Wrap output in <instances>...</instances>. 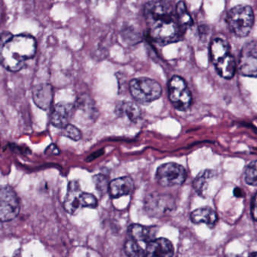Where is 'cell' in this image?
I'll list each match as a JSON object with an SVG mask.
<instances>
[{
    "instance_id": "13",
    "label": "cell",
    "mask_w": 257,
    "mask_h": 257,
    "mask_svg": "<svg viewBox=\"0 0 257 257\" xmlns=\"http://www.w3.org/2000/svg\"><path fill=\"white\" fill-rule=\"evenodd\" d=\"M145 253L147 256L171 257L174 255V247L169 240L160 238L148 243Z\"/></svg>"
},
{
    "instance_id": "8",
    "label": "cell",
    "mask_w": 257,
    "mask_h": 257,
    "mask_svg": "<svg viewBox=\"0 0 257 257\" xmlns=\"http://www.w3.org/2000/svg\"><path fill=\"white\" fill-rule=\"evenodd\" d=\"M21 209L20 201L10 187H0V222H9L18 217Z\"/></svg>"
},
{
    "instance_id": "20",
    "label": "cell",
    "mask_w": 257,
    "mask_h": 257,
    "mask_svg": "<svg viewBox=\"0 0 257 257\" xmlns=\"http://www.w3.org/2000/svg\"><path fill=\"white\" fill-rule=\"evenodd\" d=\"M117 112L128 116L132 122H136L140 117L141 112L139 107L134 103L123 101L117 106Z\"/></svg>"
},
{
    "instance_id": "18",
    "label": "cell",
    "mask_w": 257,
    "mask_h": 257,
    "mask_svg": "<svg viewBox=\"0 0 257 257\" xmlns=\"http://www.w3.org/2000/svg\"><path fill=\"white\" fill-rule=\"evenodd\" d=\"M215 178V172L206 170L201 172L193 181V187L196 193L202 197L206 196L207 190L209 187L210 183Z\"/></svg>"
},
{
    "instance_id": "6",
    "label": "cell",
    "mask_w": 257,
    "mask_h": 257,
    "mask_svg": "<svg viewBox=\"0 0 257 257\" xmlns=\"http://www.w3.org/2000/svg\"><path fill=\"white\" fill-rule=\"evenodd\" d=\"M169 96L173 107L179 111H186L191 105V93L184 78L178 75H174L169 81Z\"/></svg>"
},
{
    "instance_id": "22",
    "label": "cell",
    "mask_w": 257,
    "mask_h": 257,
    "mask_svg": "<svg viewBox=\"0 0 257 257\" xmlns=\"http://www.w3.org/2000/svg\"><path fill=\"white\" fill-rule=\"evenodd\" d=\"M245 182L250 186H257V161L250 163L244 172Z\"/></svg>"
},
{
    "instance_id": "24",
    "label": "cell",
    "mask_w": 257,
    "mask_h": 257,
    "mask_svg": "<svg viewBox=\"0 0 257 257\" xmlns=\"http://www.w3.org/2000/svg\"><path fill=\"white\" fill-rule=\"evenodd\" d=\"M96 189L100 193H106L108 191L109 184H108V180L105 176L102 175H98L93 178Z\"/></svg>"
},
{
    "instance_id": "28",
    "label": "cell",
    "mask_w": 257,
    "mask_h": 257,
    "mask_svg": "<svg viewBox=\"0 0 257 257\" xmlns=\"http://www.w3.org/2000/svg\"><path fill=\"white\" fill-rule=\"evenodd\" d=\"M250 256H257V252H256V253H251V254H250Z\"/></svg>"
},
{
    "instance_id": "15",
    "label": "cell",
    "mask_w": 257,
    "mask_h": 257,
    "mask_svg": "<svg viewBox=\"0 0 257 257\" xmlns=\"http://www.w3.org/2000/svg\"><path fill=\"white\" fill-rule=\"evenodd\" d=\"M128 233L130 239L139 243L141 245L145 247V249H146L148 243L154 239L156 235L154 228L148 227V226H142L139 224L131 225L128 227Z\"/></svg>"
},
{
    "instance_id": "2",
    "label": "cell",
    "mask_w": 257,
    "mask_h": 257,
    "mask_svg": "<svg viewBox=\"0 0 257 257\" xmlns=\"http://www.w3.org/2000/svg\"><path fill=\"white\" fill-rule=\"evenodd\" d=\"M36 52V39L29 35L9 36L0 45V63L11 72L21 70Z\"/></svg>"
},
{
    "instance_id": "17",
    "label": "cell",
    "mask_w": 257,
    "mask_h": 257,
    "mask_svg": "<svg viewBox=\"0 0 257 257\" xmlns=\"http://www.w3.org/2000/svg\"><path fill=\"white\" fill-rule=\"evenodd\" d=\"M190 219L195 224L204 223L210 228H213L217 223V213L211 208L205 207L195 210L191 213Z\"/></svg>"
},
{
    "instance_id": "19",
    "label": "cell",
    "mask_w": 257,
    "mask_h": 257,
    "mask_svg": "<svg viewBox=\"0 0 257 257\" xmlns=\"http://www.w3.org/2000/svg\"><path fill=\"white\" fill-rule=\"evenodd\" d=\"M175 12H176L178 22H179L180 25L184 31H186L189 27L193 26V18L187 11V6H186L185 3L183 0L178 2L176 6V9H175Z\"/></svg>"
},
{
    "instance_id": "26",
    "label": "cell",
    "mask_w": 257,
    "mask_h": 257,
    "mask_svg": "<svg viewBox=\"0 0 257 257\" xmlns=\"http://www.w3.org/2000/svg\"><path fill=\"white\" fill-rule=\"evenodd\" d=\"M251 214L253 220L257 222V193L252 201Z\"/></svg>"
},
{
    "instance_id": "14",
    "label": "cell",
    "mask_w": 257,
    "mask_h": 257,
    "mask_svg": "<svg viewBox=\"0 0 257 257\" xmlns=\"http://www.w3.org/2000/svg\"><path fill=\"white\" fill-rule=\"evenodd\" d=\"M54 92L49 84H41L36 86L33 91V99L36 105L42 110L50 108L52 104Z\"/></svg>"
},
{
    "instance_id": "1",
    "label": "cell",
    "mask_w": 257,
    "mask_h": 257,
    "mask_svg": "<svg viewBox=\"0 0 257 257\" xmlns=\"http://www.w3.org/2000/svg\"><path fill=\"white\" fill-rule=\"evenodd\" d=\"M148 36L160 45H168L182 39L184 31L178 22L176 12L166 0H151L145 7Z\"/></svg>"
},
{
    "instance_id": "11",
    "label": "cell",
    "mask_w": 257,
    "mask_h": 257,
    "mask_svg": "<svg viewBox=\"0 0 257 257\" xmlns=\"http://www.w3.org/2000/svg\"><path fill=\"white\" fill-rule=\"evenodd\" d=\"M74 111L75 106L73 104L66 102L59 103L53 110L51 117V124L56 128H64L69 125Z\"/></svg>"
},
{
    "instance_id": "16",
    "label": "cell",
    "mask_w": 257,
    "mask_h": 257,
    "mask_svg": "<svg viewBox=\"0 0 257 257\" xmlns=\"http://www.w3.org/2000/svg\"><path fill=\"white\" fill-rule=\"evenodd\" d=\"M134 190V183L128 177L117 178L113 180L109 184L108 192L113 199H118L122 196L131 194Z\"/></svg>"
},
{
    "instance_id": "5",
    "label": "cell",
    "mask_w": 257,
    "mask_h": 257,
    "mask_svg": "<svg viewBox=\"0 0 257 257\" xmlns=\"http://www.w3.org/2000/svg\"><path fill=\"white\" fill-rule=\"evenodd\" d=\"M130 92L137 102L145 104L159 99L162 95V88L155 80L144 77L130 81Z\"/></svg>"
},
{
    "instance_id": "3",
    "label": "cell",
    "mask_w": 257,
    "mask_h": 257,
    "mask_svg": "<svg viewBox=\"0 0 257 257\" xmlns=\"http://www.w3.org/2000/svg\"><path fill=\"white\" fill-rule=\"evenodd\" d=\"M211 60L219 75L230 79L236 70L235 58L231 54L229 42L222 38H216L210 46Z\"/></svg>"
},
{
    "instance_id": "4",
    "label": "cell",
    "mask_w": 257,
    "mask_h": 257,
    "mask_svg": "<svg viewBox=\"0 0 257 257\" xmlns=\"http://www.w3.org/2000/svg\"><path fill=\"white\" fill-rule=\"evenodd\" d=\"M226 21L229 30L235 36L245 37L250 33L254 24V15L250 6H235L229 11Z\"/></svg>"
},
{
    "instance_id": "23",
    "label": "cell",
    "mask_w": 257,
    "mask_h": 257,
    "mask_svg": "<svg viewBox=\"0 0 257 257\" xmlns=\"http://www.w3.org/2000/svg\"><path fill=\"white\" fill-rule=\"evenodd\" d=\"M97 199L90 193H81V207L82 208H96L97 207Z\"/></svg>"
},
{
    "instance_id": "21",
    "label": "cell",
    "mask_w": 257,
    "mask_h": 257,
    "mask_svg": "<svg viewBox=\"0 0 257 257\" xmlns=\"http://www.w3.org/2000/svg\"><path fill=\"white\" fill-rule=\"evenodd\" d=\"M145 247L132 239H128L124 246L125 253L128 256H145Z\"/></svg>"
},
{
    "instance_id": "27",
    "label": "cell",
    "mask_w": 257,
    "mask_h": 257,
    "mask_svg": "<svg viewBox=\"0 0 257 257\" xmlns=\"http://www.w3.org/2000/svg\"><path fill=\"white\" fill-rule=\"evenodd\" d=\"M234 195H235L236 197L241 198L243 196V191L239 188H236L235 190H234Z\"/></svg>"
},
{
    "instance_id": "7",
    "label": "cell",
    "mask_w": 257,
    "mask_h": 257,
    "mask_svg": "<svg viewBox=\"0 0 257 257\" xmlns=\"http://www.w3.org/2000/svg\"><path fill=\"white\" fill-rule=\"evenodd\" d=\"M156 179L162 187L180 186L185 182L187 172L181 164L174 162L166 163L157 168Z\"/></svg>"
},
{
    "instance_id": "12",
    "label": "cell",
    "mask_w": 257,
    "mask_h": 257,
    "mask_svg": "<svg viewBox=\"0 0 257 257\" xmlns=\"http://www.w3.org/2000/svg\"><path fill=\"white\" fill-rule=\"evenodd\" d=\"M81 193L82 191L77 181L69 183L67 194L63 203V207L66 212L70 214H75L81 209Z\"/></svg>"
},
{
    "instance_id": "9",
    "label": "cell",
    "mask_w": 257,
    "mask_h": 257,
    "mask_svg": "<svg viewBox=\"0 0 257 257\" xmlns=\"http://www.w3.org/2000/svg\"><path fill=\"white\" fill-rule=\"evenodd\" d=\"M240 73L244 76L257 77V42L251 41L243 46L240 54Z\"/></svg>"
},
{
    "instance_id": "25",
    "label": "cell",
    "mask_w": 257,
    "mask_h": 257,
    "mask_svg": "<svg viewBox=\"0 0 257 257\" xmlns=\"http://www.w3.org/2000/svg\"><path fill=\"white\" fill-rule=\"evenodd\" d=\"M64 129V135L70 138L71 140L78 141L81 138V131L74 125L69 124L65 127Z\"/></svg>"
},
{
    "instance_id": "10",
    "label": "cell",
    "mask_w": 257,
    "mask_h": 257,
    "mask_svg": "<svg viewBox=\"0 0 257 257\" xmlns=\"http://www.w3.org/2000/svg\"><path fill=\"white\" fill-rule=\"evenodd\" d=\"M146 211L154 217H160L169 214L175 209V202L171 196L166 195L152 194L145 202Z\"/></svg>"
}]
</instances>
